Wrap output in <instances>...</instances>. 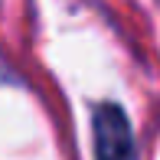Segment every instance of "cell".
Masks as SVG:
<instances>
[{"label":"cell","instance_id":"1","mask_svg":"<svg viewBox=\"0 0 160 160\" xmlns=\"http://www.w3.org/2000/svg\"><path fill=\"white\" fill-rule=\"evenodd\" d=\"M95 157L98 160H137L134 134L118 105H101L95 114Z\"/></svg>","mask_w":160,"mask_h":160}]
</instances>
